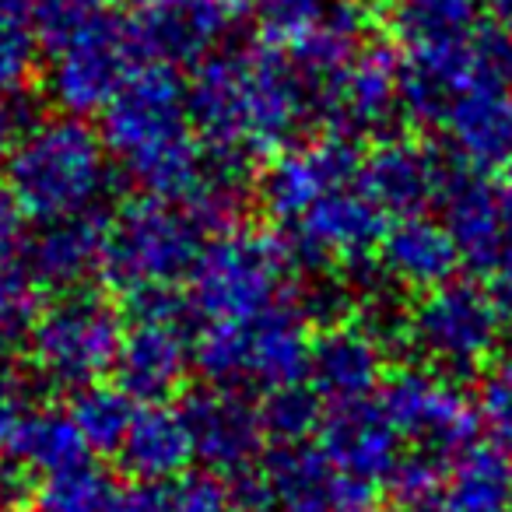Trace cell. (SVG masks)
I'll use <instances>...</instances> for the list:
<instances>
[{
	"label": "cell",
	"instance_id": "33",
	"mask_svg": "<svg viewBox=\"0 0 512 512\" xmlns=\"http://www.w3.org/2000/svg\"><path fill=\"white\" fill-rule=\"evenodd\" d=\"M323 411H327V407L320 404V397H316L309 386H295V390L267 397L264 400V425H267L271 446H278V442L316 439Z\"/></svg>",
	"mask_w": 512,
	"mask_h": 512
},
{
	"label": "cell",
	"instance_id": "36",
	"mask_svg": "<svg viewBox=\"0 0 512 512\" xmlns=\"http://www.w3.org/2000/svg\"><path fill=\"white\" fill-rule=\"evenodd\" d=\"M481 421L495 432L502 446L512 449V341L502 348L491 376L481 390Z\"/></svg>",
	"mask_w": 512,
	"mask_h": 512
},
{
	"label": "cell",
	"instance_id": "17",
	"mask_svg": "<svg viewBox=\"0 0 512 512\" xmlns=\"http://www.w3.org/2000/svg\"><path fill=\"white\" fill-rule=\"evenodd\" d=\"M453 179L456 169L446 151L414 137H379L362 155V186L390 221L428 214L432 204H442Z\"/></svg>",
	"mask_w": 512,
	"mask_h": 512
},
{
	"label": "cell",
	"instance_id": "20",
	"mask_svg": "<svg viewBox=\"0 0 512 512\" xmlns=\"http://www.w3.org/2000/svg\"><path fill=\"white\" fill-rule=\"evenodd\" d=\"M316 442L327 449L337 467L372 488L390 484L407 456L404 439L379 404V393L372 400H358V404L327 407Z\"/></svg>",
	"mask_w": 512,
	"mask_h": 512
},
{
	"label": "cell",
	"instance_id": "30",
	"mask_svg": "<svg viewBox=\"0 0 512 512\" xmlns=\"http://www.w3.org/2000/svg\"><path fill=\"white\" fill-rule=\"evenodd\" d=\"M141 512H249L232 481L218 474H183L169 484H144Z\"/></svg>",
	"mask_w": 512,
	"mask_h": 512
},
{
	"label": "cell",
	"instance_id": "8",
	"mask_svg": "<svg viewBox=\"0 0 512 512\" xmlns=\"http://www.w3.org/2000/svg\"><path fill=\"white\" fill-rule=\"evenodd\" d=\"M50 50L46 92L60 113L81 116V120L106 113L109 102L123 92V85L134 78L137 67L148 64L130 15L123 18L116 11L85 25Z\"/></svg>",
	"mask_w": 512,
	"mask_h": 512
},
{
	"label": "cell",
	"instance_id": "4",
	"mask_svg": "<svg viewBox=\"0 0 512 512\" xmlns=\"http://www.w3.org/2000/svg\"><path fill=\"white\" fill-rule=\"evenodd\" d=\"M4 172L25 218L53 225L99 214L95 207L109 190L113 158L92 123L57 113L18 134Z\"/></svg>",
	"mask_w": 512,
	"mask_h": 512
},
{
	"label": "cell",
	"instance_id": "25",
	"mask_svg": "<svg viewBox=\"0 0 512 512\" xmlns=\"http://www.w3.org/2000/svg\"><path fill=\"white\" fill-rule=\"evenodd\" d=\"M383 15L400 57L460 50L491 25L484 0H386Z\"/></svg>",
	"mask_w": 512,
	"mask_h": 512
},
{
	"label": "cell",
	"instance_id": "32",
	"mask_svg": "<svg viewBox=\"0 0 512 512\" xmlns=\"http://www.w3.org/2000/svg\"><path fill=\"white\" fill-rule=\"evenodd\" d=\"M39 67V32L32 15L0 11V102H11L29 88Z\"/></svg>",
	"mask_w": 512,
	"mask_h": 512
},
{
	"label": "cell",
	"instance_id": "2",
	"mask_svg": "<svg viewBox=\"0 0 512 512\" xmlns=\"http://www.w3.org/2000/svg\"><path fill=\"white\" fill-rule=\"evenodd\" d=\"M109 158L151 197L193 200L214 176L190 116L186 81L169 64H141L102 113Z\"/></svg>",
	"mask_w": 512,
	"mask_h": 512
},
{
	"label": "cell",
	"instance_id": "7",
	"mask_svg": "<svg viewBox=\"0 0 512 512\" xmlns=\"http://www.w3.org/2000/svg\"><path fill=\"white\" fill-rule=\"evenodd\" d=\"M123 320L106 299L71 292L43 309L29 334L36 372L57 390H85L116 369L123 344Z\"/></svg>",
	"mask_w": 512,
	"mask_h": 512
},
{
	"label": "cell",
	"instance_id": "42",
	"mask_svg": "<svg viewBox=\"0 0 512 512\" xmlns=\"http://www.w3.org/2000/svg\"><path fill=\"white\" fill-rule=\"evenodd\" d=\"M221 4H225V8H232L235 15H239V11H246V8H256L260 0H221Z\"/></svg>",
	"mask_w": 512,
	"mask_h": 512
},
{
	"label": "cell",
	"instance_id": "21",
	"mask_svg": "<svg viewBox=\"0 0 512 512\" xmlns=\"http://www.w3.org/2000/svg\"><path fill=\"white\" fill-rule=\"evenodd\" d=\"M386 383L383 341L369 327L337 323L313 341L306 386L320 397L323 407H344L372 400Z\"/></svg>",
	"mask_w": 512,
	"mask_h": 512
},
{
	"label": "cell",
	"instance_id": "15",
	"mask_svg": "<svg viewBox=\"0 0 512 512\" xmlns=\"http://www.w3.org/2000/svg\"><path fill=\"white\" fill-rule=\"evenodd\" d=\"M362 179V151L348 137H320V141H295L271 158L260 179V200L281 228L302 211L323 200L327 193Z\"/></svg>",
	"mask_w": 512,
	"mask_h": 512
},
{
	"label": "cell",
	"instance_id": "12",
	"mask_svg": "<svg viewBox=\"0 0 512 512\" xmlns=\"http://www.w3.org/2000/svg\"><path fill=\"white\" fill-rule=\"evenodd\" d=\"M256 484L260 512H376L379 488L337 467L316 439L271 446Z\"/></svg>",
	"mask_w": 512,
	"mask_h": 512
},
{
	"label": "cell",
	"instance_id": "27",
	"mask_svg": "<svg viewBox=\"0 0 512 512\" xmlns=\"http://www.w3.org/2000/svg\"><path fill=\"white\" fill-rule=\"evenodd\" d=\"M432 512H512V449L498 439L470 442L449 460Z\"/></svg>",
	"mask_w": 512,
	"mask_h": 512
},
{
	"label": "cell",
	"instance_id": "31",
	"mask_svg": "<svg viewBox=\"0 0 512 512\" xmlns=\"http://www.w3.org/2000/svg\"><path fill=\"white\" fill-rule=\"evenodd\" d=\"M39 292L22 253H0V355L29 341L39 320Z\"/></svg>",
	"mask_w": 512,
	"mask_h": 512
},
{
	"label": "cell",
	"instance_id": "29",
	"mask_svg": "<svg viewBox=\"0 0 512 512\" xmlns=\"http://www.w3.org/2000/svg\"><path fill=\"white\" fill-rule=\"evenodd\" d=\"M137 400L130 397L123 386H109V383H95L85 390L74 393L71 400V418L78 425L81 439L92 453H120L123 439L130 432V421L137 414Z\"/></svg>",
	"mask_w": 512,
	"mask_h": 512
},
{
	"label": "cell",
	"instance_id": "40",
	"mask_svg": "<svg viewBox=\"0 0 512 512\" xmlns=\"http://www.w3.org/2000/svg\"><path fill=\"white\" fill-rule=\"evenodd\" d=\"M491 29H498L512 43V0H484Z\"/></svg>",
	"mask_w": 512,
	"mask_h": 512
},
{
	"label": "cell",
	"instance_id": "24",
	"mask_svg": "<svg viewBox=\"0 0 512 512\" xmlns=\"http://www.w3.org/2000/svg\"><path fill=\"white\" fill-rule=\"evenodd\" d=\"M456 162L470 172L512 165V85H481L467 92L442 120Z\"/></svg>",
	"mask_w": 512,
	"mask_h": 512
},
{
	"label": "cell",
	"instance_id": "28",
	"mask_svg": "<svg viewBox=\"0 0 512 512\" xmlns=\"http://www.w3.org/2000/svg\"><path fill=\"white\" fill-rule=\"evenodd\" d=\"M39 512H141V495L123 488L106 467L88 456L81 463L39 477Z\"/></svg>",
	"mask_w": 512,
	"mask_h": 512
},
{
	"label": "cell",
	"instance_id": "1",
	"mask_svg": "<svg viewBox=\"0 0 512 512\" xmlns=\"http://www.w3.org/2000/svg\"><path fill=\"white\" fill-rule=\"evenodd\" d=\"M190 116L214 162L242 169L274 158L316 123V102L281 46L218 50L193 67L186 85Z\"/></svg>",
	"mask_w": 512,
	"mask_h": 512
},
{
	"label": "cell",
	"instance_id": "5",
	"mask_svg": "<svg viewBox=\"0 0 512 512\" xmlns=\"http://www.w3.org/2000/svg\"><path fill=\"white\" fill-rule=\"evenodd\" d=\"M214 225L183 200L141 197L127 200L106 225L102 278L130 302L158 292H179L211 242Z\"/></svg>",
	"mask_w": 512,
	"mask_h": 512
},
{
	"label": "cell",
	"instance_id": "43",
	"mask_svg": "<svg viewBox=\"0 0 512 512\" xmlns=\"http://www.w3.org/2000/svg\"><path fill=\"white\" fill-rule=\"evenodd\" d=\"M376 512H425V509H414V505H390V509H376Z\"/></svg>",
	"mask_w": 512,
	"mask_h": 512
},
{
	"label": "cell",
	"instance_id": "44",
	"mask_svg": "<svg viewBox=\"0 0 512 512\" xmlns=\"http://www.w3.org/2000/svg\"><path fill=\"white\" fill-rule=\"evenodd\" d=\"M0 512H39V509H36V505H18L15 502V505H4Z\"/></svg>",
	"mask_w": 512,
	"mask_h": 512
},
{
	"label": "cell",
	"instance_id": "6",
	"mask_svg": "<svg viewBox=\"0 0 512 512\" xmlns=\"http://www.w3.org/2000/svg\"><path fill=\"white\" fill-rule=\"evenodd\" d=\"M313 341L299 302L249 327L193 330V369L204 372L211 386L274 397L306 386Z\"/></svg>",
	"mask_w": 512,
	"mask_h": 512
},
{
	"label": "cell",
	"instance_id": "19",
	"mask_svg": "<svg viewBox=\"0 0 512 512\" xmlns=\"http://www.w3.org/2000/svg\"><path fill=\"white\" fill-rule=\"evenodd\" d=\"M397 113H404L397 53L365 46L323 95L320 123H327L330 134L355 141V137L383 134Z\"/></svg>",
	"mask_w": 512,
	"mask_h": 512
},
{
	"label": "cell",
	"instance_id": "34",
	"mask_svg": "<svg viewBox=\"0 0 512 512\" xmlns=\"http://www.w3.org/2000/svg\"><path fill=\"white\" fill-rule=\"evenodd\" d=\"M334 8L337 0H260L256 18H260V29H264V43L288 50L306 32H313Z\"/></svg>",
	"mask_w": 512,
	"mask_h": 512
},
{
	"label": "cell",
	"instance_id": "22",
	"mask_svg": "<svg viewBox=\"0 0 512 512\" xmlns=\"http://www.w3.org/2000/svg\"><path fill=\"white\" fill-rule=\"evenodd\" d=\"M106 225L109 218L88 214V218L53 221V225L39 228L36 239H29L22 249L36 285L71 295L81 292V285L92 281L95 274H102Z\"/></svg>",
	"mask_w": 512,
	"mask_h": 512
},
{
	"label": "cell",
	"instance_id": "18",
	"mask_svg": "<svg viewBox=\"0 0 512 512\" xmlns=\"http://www.w3.org/2000/svg\"><path fill=\"white\" fill-rule=\"evenodd\" d=\"M130 22L144 60L179 71L204 64L207 57L225 50L235 11L221 0H141Z\"/></svg>",
	"mask_w": 512,
	"mask_h": 512
},
{
	"label": "cell",
	"instance_id": "3",
	"mask_svg": "<svg viewBox=\"0 0 512 512\" xmlns=\"http://www.w3.org/2000/svg\"><path fill=\"white\" fill-rule=\"evenodd\" d=\"M295 267L299 260L281 235L239 225L211 235L183 292L193 330L249 327L278 309L299 306Z\"/></svg>",
	"mask_w": 512,
	"mask_h": 512
},
{
	"label": "cell",
	"instance_id": "35",
	"mask_svg": "<svg viewBox=\"0 0 512 512\" xmlns=\"http://www.w3.org/2000/svg\"><path fill=\"white\" fill-rule=\"evenodd\" d=\"M113 11L116 0H32V25L43 43L57 46Z\"/></svg>",
	"mask_w": 512,
	"mask_h": 512
},
{
	"label": "cell",
	"instance_id": "26",
	"mask_svg": "<svg viewBox=\"0 0 512 512\" xmlns=\"http://www.w3.org/2000/svg\"><path fill=\"white\" fill-rule=\"evenodd\" d=\"M116 456H120L123 470L144 484L179 481L197 460L183 407H172L165 400L141 404Z\"/></svg>",
	"mask_w": 512,
	"mask_h": 512
},
{
	"label": "cell",
	"instance_id": "11",
	"mask_svg": "<svg viewBox=\"0 0 512 512\" xmlns=\"http://www.w3.org/2000/svg\"><path fill=\"white\" fill-rule=\"evenodd\" d=\"M379 404L390 414L407 453H432L453 460L477 442L481 407L456 386L453 376L435 369H400L386 376Z\"/></svg>",
	"mask_w": 512,
	"mask_h": 512
},
{
	"label": "cell",
	"instance_id": "13",
	"mask_svg": "<svg viewBox=\"0 0 512 512\" xmlns=\"http://www.w3.org/2000/svg\"><path fill=\"white\" fill-rule=\"evenodd\" d=\"M386 228H390V214L372 200L362 179H355L288 221L281 228V239L299 264L348 267L379 253Z\"/></svg>",
	"mask_w": 512,
	"mask_h": 512
},
{
	"label": "cell",
	"instance_id": "37",
	"mask_svg": "<svg viewBox=\"0 0 512 512\" xmlns=\"http://www.w3.org/2000/svg\"><path fill=\"white\" fill-rule=\"evenodd\" d=\"M25 211L8 190V183L0 186V253H22L25 249Z\"/></svg>",
	"mask_w": 512,
	"mask_h": 512
},
{
	"label": "cell",
	"instance_id": "16",
	"mask_svg": "<svg viewBox=\"0 0 512 512\" xmlns=\"http://www.w3.org/2000/svg\"><path fill=\"white\" fill-rule=\"evenodd\" d=\"M442 221L467 271L495 278L512 260V183L488 172H456L442 197Z\"/></svg>",
	"mask_w": 512,
	"mask_h": 512
},
{
	"label": "cell",
	"instance_id": "10",
	"mask_svg": "<svg viewBox=\"0 0 512 512\" xmlns=\"http://www.w3.org/2000/svg\"><path fill=\"white\" fill-rule=\"evenodd\" d=\"M134 320L123 330L116 358V386L137 404L172 397L193 369V323L179 292H158L130 302Z\"/></svg>",
	"mask_w": 512,
	"mask_h": 512
},
{
	"label": "cell",
	"instance_id": "38",
	"mask_svg": "<svg viewBox=\"0 0 512 512\" xmlns=\"http://www.w3.org/2000/svg\"><path fill=\"white\" fill-rule=\"evenodd\" d=\"M18 134H22V120L15 116L11 102H0V169L8 165L11 151H15Z\"/></svg>",
	"mask_w": 512,
	"mask_h": 512
},
{
	"label": "cell",
	"instance_id": "39",
	"mask_svg": "<svg viewBox=\"0 0 512 512\" xmlns=\"http://www.w3.org/2000/svg\"><path fill=\"white\" fill-rule=\"evenodd\" d=\"M491 295H495V302H498V309H502L505 320H512V260L495 274V278H491Z\"/></svg>",
	"mask_w": 512,
	"mask_h": 512
},
{
	"label": "cell",
	"instance_id": "41",
	"mask_svg": "<svg viewBox=\"0 0 512 512\" xmlns=\"http://www.w3.org/2000/svg\"><path fill=\"white\" fill-rule=\"evenodd\" d=\"M0 11H8V15H32V0H0Z\"/></svg>",
	"mask_w": 512,
	"mask_h": 512
},
{
	"label": "cell",
	"instance_id": "14",
	"mask_svg": "<svg viewBox=\"0 0 512 512\" xmlns=\"http://www.w3.org/2000/svg\"><path fill=\"white\" fill-rule=\"evenodd\" d=\"M183 414L193 435V453L207 474L239 481L264 463L271 439L264 425V404L253 400V393L207 386L186 397Z\"/></svg>",
	"mask_w": 512,
	"mask_h": 512
},
{
	"label": "cell",
	"instance_id": "23",
	"mask_svg": "<svg viewBox=\"0 0 512 512\" xmlns=\"http://www.w3.org/2000/svg\"><path fill=\"white\" fill-rule=\"evenodd\" d=\"M376 256L386 278L404 288H414L421 295L453 281L456 271L463 267L460 249H456L446 221L432 218V214L390 221Z\"/></svg>",
	"mask_w": 512,
	"mask_h": 512
},
{
	"label": "cell",
	"instance_id": "9",
	"mask_svg": "<svg viewBox=\"0 0 512 512\" xmlns=\"http://www.w3.org/2000/svg\"><path fill=\"white\" fill-rule=\"evenodd\" d=\"M502 327L505 316L491 288L453 278L414 302L407 316V341L425 358L428 369L456 376L495 358Z\"/></svg>",
	"mask_w": 512,
	"mask_h": 512
}]
</instances>
